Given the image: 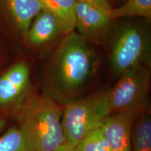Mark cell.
I'll use <instances>...</instances> for the list:
<instances>
[{"label": "cell", "instance_id": "1", "mask_svg": "<svg viewBox=\"0 0 151 151\" xmlns=\"http://www.w3.org/2000/svg\"><path fill=\"white\" fill-rule=\"evenodd\" d=\"M97 62L83 37L73 32L66 35L55 52L43 94L60 104L76 99L92 78Z\"/></svg>", "mask_w": 151, "mask_h": 151}, {"label": "cell", "instance_id": "2", "mask_svg": "<svg viewBox=\"0 0 151 151\" xmlns=\"http://www.w3.org/2000/svg\"><path fill=\"white\" fill-rule=\"evenodd\" d=\"M63 108L45 94L32 92L16 120L27 151H55L64 143Z\"/></svg>", "mask_w": 151, "mask_h": 151}, {"label": "cell", "instance_id": "3", "mask_svg": "<svg viewBox=\"0 0 151 151\" xmlns=\"http://www.w3.org/2000/svg\"><path fill=\"white\" fill-rule=\"evenodd\" d=\"M110 113L108 89L65 104L62 116L64 143L60 148H75Z\"/></svg>", "mask_w": 151, "mask_h": 151}, {"label": "cell", "instance_id": "4", "mask_svg": "<svg viewBox=\"0 0 151 151\" xmlns=\"http://www.w3.org/2000/svg\"><path fill=\"white\" fill-rule=\"evenodd\" d=\"M112 88L108 89L110 114L132 113L138 114L148 106L150 71L148 66L139 65L120 75Z\"/></svg>", "mask_w": 151, "mask_h": 151}, {"label": "cell", "instance_id": "5", "mask_svg": "<svg viewBox=\"0 0 151 151\" xmlns=\"http://www.w3.org/2000/svg\"><path fill=\"white\" fill-rule=\"evenodd\" d=\"M149 50L148 37L143 28L136 24L124 26L113 41L111 62L113 71L120 76L137 66H148Z\"/></svg>", "mask_w": 151, "mask_h": 151}, {"label": "cell", "instance_id": "6", "mask_svg": "<svg viewBox=\"0 0 151 151\" xmlns=\"http://www.w3.org/2000/svg\"><path fill=\"white\" fill-rule=\"evenodd\" d=\"M32 92L29 66L24 62L15 64L0 76V116L16 118Z\"/></svg>", "mask_w": 151, "mask_h": 151}, {"label": "cell", "instance_id": "7", "mask_svg": "<svg viewBox=\"0 0 151 151\" xmlns=\"http://www.w3.org/2000/svg\"><path fill=\"white\" fill-rule=\"evenodd\" d=\"M138 114L111 113L104 118L98 129L111 150L131 151L132 128Z\"/></svg>", "mask_w": 151, "mask_h": 151}, {"label": "cell", "instance_id": "8", "mask_svg": "<svg viewBox=\"0 0 151 151\" xmlns=\"http://www.w3.org/2000/svg\"><path fill=\"white\" fill-rule=\"evenodd\" d=\"M109 12L76 1V28L86 41H98L108 29L111 20Z\"/></svg>", "mask_w": 151, "mask_h": 151}, {"label": "cell", "instance_id": "9", "mask_svg": "<svg viewBox=\"0 0 151 151\" xmlns=\"http://www.w3.org/2000/svg\"><path fill=\"white\" fill-rule=\"evenodd\" d=\"M60 33L56 18L50 11L44 9L34 19L26 36L31 44L39 46L51 41Z\"/></svg>", "mask_w": 151, "mask_h": 151}, {"label": "cell", "instance_id": "10", "mask_svg": "<svg viewBox=\"0 0 151 151\" xmlns=\"http://www.w3.org/2000/svg\"><path fill=\"white\" fill-rule=\"evenodd\" d=\"M16 27L27 35L33 20L44 9L40 0H4Z\"/></svg>", "mask_w": 151, "mask_h": 151}, {"label": "cell", "instance_id": "11", "mask_svg": "<svg viewBox=\"0 0 151 151\" xmlns=\"http://www.w3.org/2000/svg\"><path fill=\"white\" fill-rule=\"evenodd\" d=\"M45 9L55 17L61 34L67 35L75 31L76 0H40Z\"/></svg>", "mask_w": 151, "mask_h": 151}, {"label": "cell", "instance_id": "12", "mask_svg": "<svg viewBox=\"0 0 151 151\" xmlns=\"http://www.w3.org/2000/svg\"><path fill=\"white\" fill-rule=\"evenodd\" d=\"M131 151H151L150 106L137 115L132 128Z\"/></svg>", "mask_w": 151, "mask_h": 151}, {"label": "cell", "instance_id": "13", "mask_svg": "<svg viewBox=\"0 0 151 151\" xmlns=\"http://www.w3.org/2000/svg\"><path fill=\"white\" fill-rule=\"evenodd\" d=\"M109 16L111 21L133 17H140L150 21L151 0H126L120 6L111 9Z\"/></svg>", "mask_w": 151, "mask_h": 151}, {"label": "cell", "instance_id": "14", "mask_svg": "<svg viewBox=\"0 0 151 151\" xmlns=\"http://www.w3.org/2000/svg\"><path fill=\"white\" fill-rule=\"evenodd\" d=\"M0 151H27L18 126L9 127L0 137Z\"/></svg>", "mask_w": 151, "mask_h": 151}, {"label": "cell", "instance_id": "15", "mask_svg": "<svg viewBox=\"0 0 151 151\" xmlns=\"http://www.w3.org/2000/svg\"><path fill=\"white\" fill-rule=\"evenodd\" d=\"M75 148L78 151H112L101 137L98 127L82 139Z\"/></svg>", "mask_w": 151, "mask_h": 151}, {"label": "cell", "instance_id": "16", "mask_svg": "<svg viewBox=\"0 0 151 151\" xmlns=\"http://www.w3.org/2000/svg\"><path fill=\"white\" fill-rule=\"evenodd\" d=\"M76 1L86 4L100 9L107 12H109L112 9L109 0H76Z\"/></svg>", "mask_w": 151, "mask_h": 151}, {"label": "cell", "instance_id": "17", "mask_svg": "<svg viewBox=\"0 0 151 151\" xmlns=\"http://www.w3.org/2000/svg\"><path fill=\"white\" fill-rule=\"evenodd\" d=\"M6 126V119L2 118L1 116H0V132H2Z\"/></svg>", "mask_w": 151, "mask_h": 151}, {"label": "cell", "instance_id": "18", "mask_svg": "<svg viewBox=\"0 0 151 151\" xmlns=\"http://www.w3.org/2000/svg\"><path fill=\"white\" fill-rule=\"evenodd\" d=\"M55 151H78L76 148H72V149H65L62 148H60L58 149H57Z\"/></svg>", "mask_w": 151, "mask_h": 151}]
</instances>
